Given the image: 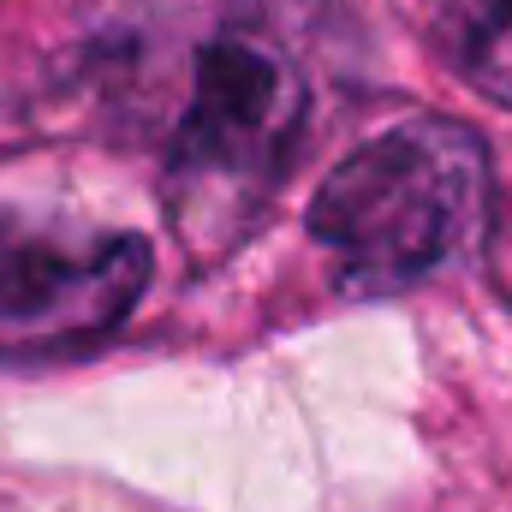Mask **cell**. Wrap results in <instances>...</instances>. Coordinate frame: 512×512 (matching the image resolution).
<instances>
[{"instance_id": "obj_4", "label": "cell", "mask_w": 512, "mask_h": 512, "mask_svg": "<svg viewBox=\"0 0 512 512\" xmlns=\"http://www.w3.org/2000/svg\"><path fill=\"white\" fill-rule=\"evenodd\" d=\"M441 48L477 96L512 108V0H447Z\"/></svg>"}, {"instance_id": "obj_1", "label": "cell", "mask_w": 512, "mask_h": 512, "mask_svg": "<svg viewBox=\"0 0 512 512\" xmlns=\"http://www.w3.org/2000/svg\"><path fill=\"white\" fill-rule=\"evenodd\" d=\"M489 149L471 126L405 120L352 149L310 203V233L352 292H393L459 256L489 221Z\"/></svg>"}, {"instance_id": "obj_2", "label": "cell", "mask_w": 512, "mask_h": 512, "mask_svg": "<svg viewBox=\"0 0 512 512\" xmlns=\"http://www.w3.org/2000/svg\"><path fill=\"white\" fill-rule=\"evenodd\" d=\"M304 78L256 30L197 48V84L167 143V215L191 256H227L274 203L304 137Z\"/></svg>"}, {"instance_id": "obj_3", "label": "cell", "mask_w": 512, "mask_h": 512, "mask_svg": "<svg viewBox=\"0 0 512 512\" xmlns=\"http://www.w3.org/2000/svg\"><path fill=\"white\" fill-rule=\"evenodd\" d=\"M137 233H84L0 209V364L66 358L108 340L149 286Z\"/></svg>"}]
</instances>
